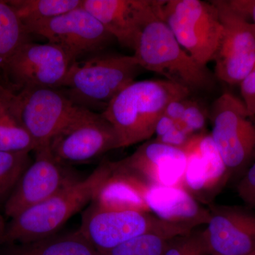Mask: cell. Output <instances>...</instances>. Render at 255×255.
<instances>
[{"label":"cell","instance_id":"1","mask_svg":"<svg viewBox=\"0 0 255 255\" xmlns=\"http://www.w3.org/2000/svg\"><path fill=\"white\" fill-rule=\"evenodd\" d=\"M191 90L168 80L134 81L111 101L102 115L115 129L121 147L150 140L157 121L172 101L187 98Z\"/></svg>","mask_w":255,"mask_h":255},{"label":"cell","instance_id":"2","mask_svg":"<svg viewBox=\"0 0 255 255\" xmlns=\"http://www.w3.org/2000/svg\"><path fill=\"white\" fill-rule=\"evenodd\" d=\"M111 172V162H103L87 177L21 211L6 225L1 243L26 244L54 236L72 216L92 202Z\"/></svg>","mask_w":255,"mask_h":255},{"label":"cell","instance_id":"3","mask_svg":"<svg viewBox=\"0 0 255 255\" xmlns=\"http://www.w3.org/2000/svg\"><path fill=\"white\" fill-rule=\"evenodd\" d=\"M133 51L143 70L162 75L166 80L189 90H210L214 86V75L179 44L159 9L140 30Z\"/></svg>","mask_w":255,"mask_h":255},{"label":"cell","instance_id":"4","mask_svg":"<svg viewBox=\"0 0 255 255\" xmlns=\"http://www.w3.org/2000/svg\"><path fill=\"white\" fill-rule=\"evenodd\" d=\"M143 70L133 55L95 57L72 65L63 87L74 103L104 112Z\"/></svg>","mask_w":255,"mask_h":255},{"label":"cell","instance_id":"5","mask_svg":"<svg viewBox=\"0 0 255 255\" xmlns=\"http://www.w3.org/2000/svg\"><path fill=\"white\" fill-rule=\"evenodd\" d=\"M195 229L166 222L152 213L109 211L91 202L82 216L79 232L100 253L145 234L175 238Z\"/></svg>","mask_w":255,"mask_h":255},{"label":"cell","instance_id":"6","mask_svg":"<svg viewBox=\"0 0 255 255\" xmlns=\"http://www.w3.org/2000/svg\"><path fill=\"white\" fill-rule=\"evenodd\" d=\"M160 16L186 51L203 66L214 60L223 27L213 1L162 0Z\"/></svg>","mask_w":255,"mask_h":255},{"label":"cell","instance_id":"7","mask_svg":"<svg viewBox=\"0 0 255 255\" xmlns=\"http://www.w3.org/2000/svg\"><path fill=\"white\" fill-rule=\"evenodd\" d=\"M55 158L65 164L86 163L120 148L113 126L102 113L79 106L49 143Z\"/></svg>","mask_w":255,"mask_h":255},{"label":"cell","instance_id":"8","mask_svg":"<svg viewBox=\"0 0 255 255\" xmlns=\"http://www.w3.org/2000/svg\"><path fill=\"white\" fill-rule=\"evenodd\" d=\"M211 135L230 175L243 168L255 152V126L243 101L223 94L211 107Z\"/></svg>","mask_w":255,"mask_h":255},{"label":"cell","instance_id":"9","mask_svg":"<svg viewBox=\"0 0 255 255\" xmlns=\"http://www.w3.org/2000/svg\"><path fill=\"white\" fill-rule=\"evenodd\" d=\"M223 33L215 55V77L229 85L240 84L255 68V26L228 1H212Z\"/></svg>","mask_w":255,"mask_h":255},{"label":"cell","instance_id":"10","mask_svg":"<svg viewBox=\"0 0 255 255\" xmlns=\"http://www.w3.org/2000/svg\"><path fill=\"white\" fill-rule=\"evenodd\" d=\"M14 107L37 149L49 145L79 105L59 89L26 87L15 94Z\"/></svg>","mask_w":255,"mask_h":255},{"label":"cell","instance_id":"11","mask_svg":"<svg viewBox=\"0 0 255 255\" xmlns=\"http://www.w3.org/2000/svg\"><path fill=\"white\" fill-rule=\"evenodd\" d=\"M31 34L44 37L60 47L75 61L105 48L114 37L82 6L50 19L24 25Z\"/></svg>","mask_w":255,"mask_h":255},{"label":"cell","instance_id":"12","mask_svg":"<svg viewBox=\"0 0 255 255\" xmlns=\"http://www.w3.org/2000/svg\"><path fill=\"white\" fill-rule=\"evenodd\" d=\"M34 152V160L5 201V214L11 219L80 179L68 164L55 158L49 145L38 147Z\"/></svg>","mask_w":255,"mask_h":255},{"label":"cell","instance_id":"13","mask_svg":"<svg viewBox=\"0 0 255 255\" xmlns=\"http://www.w3.org/2000/svg\"><path fill=\"white\" fill-rule=\"evenodd\" d=\"M60 47L28 41L10 58L1 71L14 86L59 89L75 63Z\"/></svg>","mask_w":255,"mask_h":255},{"label":"cell","instance_id":"14","mask_svg":"<svg viewBox=\"0 0 255 255\" xmlns=\"http://www.w3.org/2000/svg\"><path fill=\"white\" fill-rule=\"evenodd\" d=\"M114 164L149 185L182 187L187 156L184 150L154 139Z\"/></svg>","mask_w":255,"mask_h":255},{"label":"cell","instance_id":"15","mask_svg":"<svg viewBox=\"0 0 255 255\" xmlns=\"http://www.w3.org/2000/svg\"><path fill=\"white\" fill-rule=\"evenodd\" d=\"M204 230L209 255H255V215L238 208L210 204Z\"/></svg>","mask_w":255,"mask_h":255},{"label":"cell","instance_id":"16","mask_svg":"<svg viewBox=\"0 0 255 255\" xmlns=\"http://www.w3.org/2000/svg\"><path fill=\"white\" fill-rule=\"evenodd\" d=\"M160 0H82L87 10L118 41L133 50L140 30L159 9Z\"/></svg>","mask_w":255,"mask_h":255},{"label":"cell","instance_id":"17","mask_svg":"<svg viewBox=\"0 0 255 255\" xmlns=\"http://www.w3.org/2000/svg\"><path fill=\"white\" fill-rule=\"evenodd\" d=\"M146 199L150 212L166 222L192 229L209 223V208H204L182 187L150 185Z\"/></svg>","mask_w":255,"mask_h":255},{"label":"cell","instance_id":"18","mask_svg":"<svg viewBox=\"0 0 255 255\" xmlns=\"http://www.w3.org/2000/svg\"><path fill=\"white\" fill-rule=\"evenodd\" d=\"M112 172L100 187L92 203L109 211L150 212L147 205L149 184L118 168L111 162Z\"/></svg>","mask_w":255,"mask_h":255},{"label":"cell","instance_id":"19","mask_svg":"<svg viewBox=\"0 0 255 255\" xmlns=\"http://www.w3.org/2000/svg\"><path fill=\"white\" fill-rule=\"evenodd\" d=\"M14 95L0 85V151L31 152L36 150V144L16 114Z\"/></svg>","mask_w":255,"mask_h":255},{"label":"cell","instance_id":"20","mask_svg":"<svg viewBox=\"0 0 255 255\" xmlns=\"http://www.w3.org/2000/svg\"><path fill=\"white\" fill-rule=\"evenodd\" d=\"M6 255H101L77 231L65 236L44 238L14 247Z\"/></svg>","mask_w":255,"mask_h":255},{"label":"cell","instance_id":"21","mask_svg":"<svg viewBox=\"0 0 255 255\" xmlns=\"http://www.w3.org/2000/svg\"><path fill=\"white\" fill-rule=\"evenodd\" d=\"M29 33L8 1L0 0V70L24 43Z\"/></svg>","mask_w":255,"mask_h":255},{"label":"cell","instance_id":"22","mask_svg":"<svg viewBox=\"0 0 255 255\" xmlns=\"http://www.w3.org/2000/svg\"><path fill=\"white\" fill-rule=\"evenodd\" d=\"M191 139L207 167L208 194L211 204L212 199L224 187L231 175L211 134L201 132L194 135Z\"/></svg>","mask_w":255,"mask_h":255},{"label":"cell","instance_id":"23","mask_svg":"<svg viewBox=\"0 0 255 255\" xmlns=\"http://www.w3.org/2000/svg\"><path fill=\"white\" fill-rule=\"evenodd\" d=\"M23 25L45 21L82 6V0H11Z\"/></svg>","mask_w":255,"mask_h":255},{"label":"cell","instance_id":"24","mask_svg":"<svg viewBox=\"0 0 255 255\" xmlns=\"http://www.w3.org/2000/svg\"><path fill=\"white\" fill-rule=\"evenodd\" d=\"M29 154L0 151V202L6 201L31 163Z\"/></svg>","mask_w":255,"mask_h":255},{"label":"cell","instance_id":"25","mask_svg":"<svg viewBox=\"0 0 255 255\" xmlns=\"http://www.w3.org/2000/svg\"><path fill=\"white\" fill-rule=\"evenodd\" d=\"M172 238L162 236V235L153 234V233L142 235L100 254L101 255H164Z\"/></svg>","mask_w":255,"mask_h":255},{"label":"cell","instance_id":"26","mask_svg":"<svg viewBox=\"0 0 255 255\" xmlns=\"http://www.w3.org/2000/svg\"><path fill=\"white\" fill-rule=\"evenodd\" d=\"M164 255H209L204 231H194L171 240Z\"/></svg>","mask_w":255,"mask_h":255},{"label":"cell","instance_id":"27","mask_svg":"<svg viewBox=\"0 0 255 255\" xmlns=\"http://www.w3.org/2000/svg\"><path fill=\"white\" fill-rule=\"evenodd\" d=\"M208 114L205 110L193 101H189L180 122L177 124L191 135L204 132L207 123Z\"/></svg>","mask_w":255,"mask_h":255},{"label":"cell","instance_id":"28","mask_svg":"<svg viewBox=\"0 0 255 255\" xmlns=\"http://www.w3.org/2000/svg\"><path fill=\"white\" fill-rule=\"evenodd\" d=\"M238 193L247 205L255 209V161L240 181Z\"/></svg>","mask_w":255,"mask_h":255},{"label":"cell","instance_id":"29","mask_svg":"<svg viewBox=\"0 0 255 255\" xmlns=\"http://www.w3.org/2000/svg\"><path fill=\"white\" fill-rule=\"evenodd\" d=\"M240 84L243 103L252 118L255 116V68Z\"/></svg>","mask_w":255,"mask_h":255},{"label":"cell","instance_id":"30","mask_svg":"<svg viewBox=\"0 0 255 255\" xmlns=\"http://www.w3.org/2000/svg\"><path fill=\"white\" fill-rule=\"evenodd\" d=\"M193 136L194 135H191L177 124V126L170 131L159 138H155V140L164 145L172 146V147L183 150Z\"/></svg>","mask_w":255,"mask_h":255},{"label":"cell","instance_id":"31","mask_svg":"<svg viewBox=\"0 0 255 255\" xmlns=\"http://www.w3.org/2000/svg\"><path fill=\"white\" fill-rule=\"evenodd\" d=\"M233 9L246 19L252 21L255 26V0H231L228 1Z\"/></svg>","mask_w":255,"mask_h":255},{"label":"cell","instance_id":"32","mask_svg":"<svg viewBox=\"0 0 255 255\" xmlns=\"http://www.w3.org/2000/svg\"><path fill=\"white\" fill-rule=\"evenodd\" d=\"M189 101L190 100L188 99V97L181 99V100L172 101L166 107L164 112V115L172 119L176 123L179 124L189 105Z\"/></svg>","mask_w":255,"mask_h":255},{"label":"cell","instance_id":"33","mask_svg":"<svg viewBox=\"0 0 255 255\" xmlns=\"http://www.w3.org/2000/svg\"><path fill=\"white\" fill-rule=\"evenodd\" d=\"M177 124L172 119L163 114L159 119L157 124H156L155 129V139L163 136L167 132L170 131L174 127H175Z\"/></svg>","mask_w":255,"mask_h":255},{"label":"cell","instance_id":"34","mask_svg":"<svg viewBox=\"0 0 255 255\" xmlns=\"http://www.w3.org/2000/svg\"><path fill=\"white\" fill-rule=\"evenodd\" d=\"M6 225L4 222V218L0 214V243L2 242L4 238L5 231H6Z\"/></svg>","mask_w":255,"mask_h":255},{"label":"cell","instance_id":"35","mask_svg":"<svg viewBox=\"0 0 255 255\" xmlns=\"http://www.w3.org/2000/svg\"><path fill=\"white\" fill-rule=\"evenodd\" d=\"M0 85H1V83H0Z\"/></svg>","mask_w":255,"mask_h":255}]
</instances>
